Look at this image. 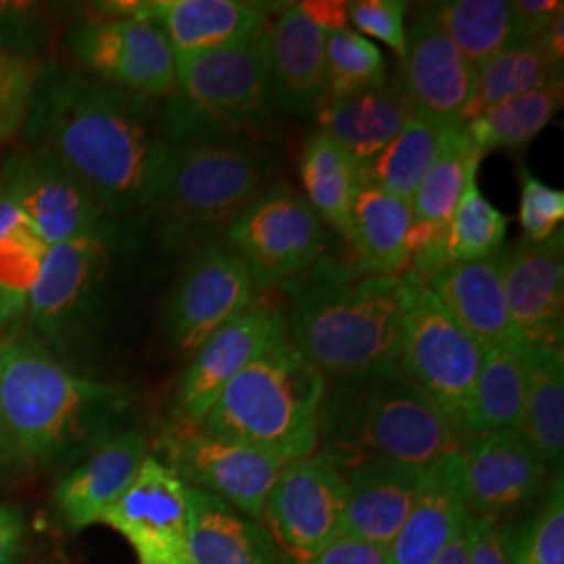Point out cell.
Returning a JSON list of instances; mask_svg holds the SVG:
<instances>
[{
  "label": "cell",
  "instance_id": "cell-1",
  "mask_svg": "<svg viewBox=\"0 0 564 564\" xmlns=\"http://www.w3.org/2000/svg\"><path fill=\"white\" fill-rule=\"evenodd\" d=\"M21 130L28 147L78 176L107 216L147 209L172 147L153 99L57 65L36 69Z\"/></svg>",
  "mask_w": 564,
  "mask_h": 564
},
{
  "label": "cell",
  "instance_id": "cell-2",
  "mask_svg": "<svg viewBox=\"0 0 564 564\" xmlns=\"http://www.w3.org/2000/svg\"><path fill=\"white\" fill-rule=\"evenodd\" d=\"M128 405L123 389L74 375L41 343H0V421L21 464L80 460L120 433Z\"/></svg>",
  "mask_w": 564,
  "mask_h": 564
},
{
  "label": "cell",
  "instance_id": "cell-3",
  "mask_svg": "<svg viewBox=\"0 0 564 564\" xmlns=\"http://www.w3.org/2000/svg\"><path fill=\"white\" fill-rule=\"evenodd\" d=\"M416 282L314 263L284 316L286 335L326 381L395 366Z\"/></svg>",
  "mask_w": 564,
  "mask_h": 564
},
{
  "label": "cell",
  "instance_id": "cell-4",
  "mask_svg": "<svg viewBox=\"0 0 564 564\" xmlns=\"http://www.w3.org/2000/svg\"><path fill=\"white\" fill-rule=\"evenodd\" d=\"M460 442L400 366L326 381L316 452L343 475L368 464L426 468Z\"/></svg>",
  "mask_w": 564,
  "mask_h": 564
},
{
  "label": "cell",
  "instance_id": "cell-5",
  "mask_svg": "<svg viewBox=\"0 0 564 564\" xmlns=\"http://www.w3.org/2000/svg\"><path fill=\"white\" fill-rule=\"evenodd\" d=\"M324 391L321 370L303 358L282 328L228 383L202 424L286 463L302 460L318 447Z\"/></svg>",
  "mask_w": 564,
  "mask_h": 564
},
{
  "label": "cell",
  "instance_id": "cell-6",
  "mask_svg": "<svg viewBox=\"0 0 564 564\" xmlns=\"http://www.w3.org/2000/svg\"><path fill=\"white\" fill-rule=\"evenodd\" d=\"M274 158L249 139L172 144L147 209L172 242L230 224L272 176Z\"/></svg>",
  "mask_w": 564,
  "mask_h": 564
},
{
  "label": "cell",
  "instance_id": "cell-7",
  "mask_svg": "<svg viewBox=\"0 0 564 564\" xmlns=\"http://www.w3.org/2000/svg\"><path fill=\"white\" fill-rule=\"evenodd\" d=\"M262 36L176 59V80L160 105L170 144L245 139L268 120Z\"/></svg>",
  "mask_w": 564,
  "mask_h": 564
},
{
  "label": "cell",
  "instance_id": "cell-8",
  "mask_svg": "<svg viewBox=\"0 0 564 564\" xmlns=\"http://www.w3.org/2000/svg\"><path fill=\"white\" fill-rule=\"evenodd\" d=\"M484 356V347L416 282L398 366L444 414L460 447L468 440V410Z\"/></svg>",
  "mask_w": 564,
  "mask_h": 564
},
{
  "label": "cell",
  "instance_id": "cell-9",
  "mask_svg": "<svg viewBox=\"0 0 564 564\" xmlns=\"http://www.w3.org/2000/svg\"><path fill=\"white\" fill-rule=\"evenodd\" d=\"M323 223L293 186L274 184L228 224V249L245 263L256 291L274 289L318 262Z\"/></svg>",
  "mask_w": 564,
  "mask_h": 564
},
{
  "label": "cell",
  "instance_id": "cell-10",
  "mask_svg": "<svg viewBox=\"0 0 564 564\" xmlns=\"http://www.w3.org/2000/svg\"><path fill=\"white\" fill-rule=\"evenodd\" d=\"M163 452L182 481L218 496L242 517L263 523V506L286 460L262 447L207 431L203 424L172 426Z\"/></svg>",
  "mask_w": 564,
  "mask_h": 564
},
{
  "label": "cell",
  "instance_id": "cell-11",
  "mask_svg": "<svg viewBox=\"0 0 564 564\" xmlns=\"http://www.w3.org/2000/svg\"><path fill=\"white\" fill-rule=\"evenodd\" d=\"M349 485L341 470L314 452L284 464L263 506L274 542L295 564H310L341 538Z\"/></svg>",
  "mask_w": 564,
  "mask_h": 564
},
{
  "label": "cell",
  "instance_id": "cell-12",
  "mask_svg": "<svg viewBox=\"0 0 564 564\" xmlns=\"http://www.w3.org/2000/svg\"><path fill=\"white\" fill-rule=\"evenodd\" d=\"M65 44L82 72L102 84L149 99L174 88V51L149 21L95 15L74 23Z\"/></svg>",
  "mask_w": 564,
  "mask_h": 564
},
{
  "label": "cell",
  "instance_id": "cell-13",
  "mask_svg": "<svg viewBox=\"0 0 564 564\" xmlns=\"http://www.w3.org/2000/svg\"><path fill=\"white\" fill-rule=\"evenodd\" d=\"M0 188L34 224L44 242L72 241L107 226V212L59 160L23 144L0 167Z\"/></svg>",
  "mask_w": 564,
  "mask_h": 564
},
{
  "label": "cell",
  "instance_id": "cell-14",
  "mask_svg": "<svg viewBox=\"0 0 564 564\" xmlns=\"http://www.w3.org/2000/svg\"><path fill=\"white\" fill-rule=\"evenodd\" d=\"M258 302L245 263L224 245H202L182 270L165 328L182 354H195L224 324Z\"/></svg>",
  "mask_w": 564,
  "mask_h": 564
},
{
  "label": "cell",
  "instance_id": "cell-15",
  "mask_svg": "<svg viewBox=\"0 0 564 564\" xmlns=\"http://www.w3.org/2000/svg\"><path fill=\"white\" fill-rule=\"evenodd\" d=\"M141 564H188V485L158 456H147L137 479L105 514Z\"/></svg>",
  "mask_w": 564,
  "mask_h": 564
},
{
  "label": "cell",
  "instance_id": "cell-16",
  "mask_svg": "<svg viewBox=\"0 0 564 564\" xmlns=\"http://www.w3.org/2000/svg\"><path fill=\"white\" fill-rule=\"evenodd\" d=\"M502 282L512 345L561 349L564 333L563 230L545 241L502 249Z\"/></svg>",
  "mask_w": 564,
  "mask_h": 564
},
{
  "label": "cell",
  "instance_id": "cell-17",
  "mask_svg": "<svg viewBox=\"0 0 564 564\" xmlns=\"http://www.w3.org/2000/svg\"><path fill=\"white\" fill-rule=\"evenodd\" d=\"M477 69L424 13L405 30V53L395 84L412 116L437 128L463 126L475 97Z\"/></svg>",
  "mask_w": 564,
  "mask_h": 564
},
{
  "label": "cell",
  "instance_id": "cell-18",
  "mask_svg": "<svg viewBox=\"0 0 564 564\" xmlns=\"http://www.w3.org/2000/svg\"><path fill=\"white\" fill-rule=\"evenodd\" d=\"M97 7V15L153 23L162 30L176 59L258 39L270 21L263 4L242 0H134Z\"/></svg>",
  "mask_w": 564,
  "mask_h": 564
},
{
  "label": "cell",
  "instance_id": "cell-19",
  "mask_svg": "<svg viewBox=\"0 0 564 564\" xmlns=\"http://www.w3.org/2000/svg\"><path fill=\"white\" fill-rule=\"evenodd\" d=\"M111 230L51 245L28 293L32 323L48 339H63L84 324L111 258Z\"/></svg>",
  "mask_w": 564,
  "mask_h": 564
},
{
  "label": "cell",
  "instance_id": "cell-20",
  "mask_svg": "<svg viewBox=\"0 0 564 564\" xmlns=\"http://www.w3.org/2000/svg\"><path fill=\"white\" fill-rule=\"evenodd\" d=\"M263 78L270 111L314 118L323 111L326 90V30L300 4H286L262 34Z\"/></svg>",
  "mask_w": 564,
  "mask_h": 564
},
{
  "label": "cell",
  "instance_id": "cell-21",
  "mask_svg": "<svg viewBox=\"0 0 564 564\" xmlns=\"http://www.w3.org/2000/svg\"><path fill=\"white\" fill-rule=\"evenodd\" d=\"M282 328H286V321L281 307L256 302L216 330L195 351L193 362L182 377L176 393L178 421L202 424L228 383Z\"/></svg>",
  "mask_w": 564,
  "mask_h": 564
},
{
  "label": "cell",
  "instance_id": "cell-22",
  "mask_svg": "<svg viewBox=\"0 0 564 564\" xmlns=\"http://www.w3.org/2000/svg\"><path fill=\"white\" fill-rule=\"evenodd\" d=\"M466 502L475 517L498 519L542 491L547 464L517 429L470 437L460 447Z\"/></svg>",
  "mask_w": 564,
  "mask_h": 564
},
{
  "label": "cell",
  "instance_id": "cell-23",
  "mask_svg": "<svg viewBox=\"0 0 564 564\" xmlns=\"http://www.w3.org/2000/svg\"><path fill=\"white\" fill-rule=\"evenodd\" d=\"M468 514L463 454L456 449L424 468L416 502L389 547L391 564L435 563Z\"/></svg>",
  "mask_w": 564,
  "mask_h": 564
},
{
  "label": "cell",
  "instance_id": "cell-24",
  "mask_svg": "<svg viewBox=\"0 0 564 564\" xmlns=\"http://www.w3.org/2000/svg\"><path fill=\"white\" fill-rule=\"evenodd\" d=\"M147 456V442L139 431H120L86 454L55 491L65 523L74 529L102 523L137 479Z\"/></svg>",
  "mask_w": 564,
  "mask_h": 564
},
{
  "label": "cell",
  "instance_id": "cell-25",
  "mask_svg": "<svg viewBox=\"0 0 564 564\" xmlns=\"http://www.w3.org/2000/svg\"><path fill=\"white\" fill-rule=\"evenodd\" d=\"M424 286L485 351L512 345L502 282V249L481 260L449 262Z\"/></svg>",
  "mask_w": 564,
  "mask_h": 564
},
{
  "label": "cell",
  "instance_id": "cell-26",
  "mask_svg": "<svg viewBox=\"0 0 564 564\" xmlns=\"http://www.w3.org/2000/svg\"><path fill=\"white\" fill-rule=\"evenodd\" d=\"M424 468L368 464L347 473L345 535L391 547L423 484Z\"/></svg>",
  "mask_w": 564,
  "mask_h": 564
},
{
  "label": "cell",
  "instance_id": "cell-27",
  "mask_svg": "<svg viewBox=\"0 0 564 564\" xmlns=\"http://www.w3.org/2000/svg\"><path fill=\"white\" fill-rule=\"evenodd\" d=\"M186 545L188 564H284L265 529L191 485Z\"/></svg>",
  "mask_w": 564,
  "mask_h": 564
},
{
  "label": "cell",
  "instance_id": "cell-28",
  "mask_svg": "<svg viewBox=\"0 0 564 564\" xmlns=\"http://www.w3.org/2000/svg\"><path fill=\"white\" fill-rule=\"evenodd\" d=\"M412 111L395 80L366 88L351 97L328 101L316 116L321 130L341 144L360 167L393 141Z\"/></svg>",
  "mask_w": 564,
  "mask_h": 564
},
{
  "label": "cell",
  "instance_id": "cell-29",
  "mask_svg": "<svg viewBox=\"0 0 564 564\" xmlns=\"http://www.w3.org/2000/svg\"><path fill=\"white\" fill-rule=\"evenodd\" d=\"M412 223L410 202L362 182L351 209L347 241L356 251L354 265L366 274L400 276L408 265V232Z\"/></svg>",
  "mask_w": 564,
  "mask_h": 564
},
{
  "label": "cell",
  "instance_id": "cell-30",
  "mask_svg": "<svg viewBox=\"0 0 564 564\" xmlns=\"http://www.w3.org/2000/svg\"><path fill=\"white\" fill-rule=\"evenodd\" d=\"M300 181L305 202L316 212L321 223H328L345 241L351 232V209L360 191V165L341 144L323 130H316L300 155Z\"/></svg>",
  "mask_w": 564,
  "mask_h": 564
},
{
  "label": "cell",
  "instance_id": "cell-31",
  "mask_svg": "<svg viewBox=\"0 0 564 564\" xmlns=\"http://www.w3.org/2000/svg\"><path fill=\"white\" fill-rule=\"evenodd\" d=\"M475 69L508 46L521 42L506 0H442L421 9Z\"/></svg>",
  "mask_w": 564,
  "mask_h": 564
},
{
  "label": "cell",
  "instance_id": "cell-32",
  "mask_svg": "<svg viewBox=\"0 0 564 564\" xmlns=\"http://www.w3.org/2000/svg\"><path fill=\"white\" fill-rule=\"evenodd\" d=\"M529 377V351L521 347H494L487 349L481 370L473 391V402L468 410L466 433L468 440L517 429L523 416L524 393ZM466 440V442H468Z\"/></svg>",
  "mask_w": 564,
  "mask_h": 564
},
{
  "label": "cell",
  "instance_id": "cell-33",
  "mask_svg": "<svg viewBox=\"0 0 564 564\" xmlns=\"http://www.w3.org/2000/svg\"><path fill=\"white\" fill-rule=\"evenodd\" d=\"M519 433L542 456L547 468L561 470L564 456L563 347L529 351V377Z\"/></svg>",
  "mask_w": 564,
  "mask_h": 564
},
{
  "label": "cell",
  "instance_id": "cell-34",
  "mask_svg": "<svg viewBox=\"0 0 564 564\" xmlns=\"http://www.w3.org/2000/svg\"><path fill=\"white\" fill-rule=\"evenodd\" d=\"M563 102L564 86L558 82L512 101L500 102L464 121L460 128L481 158L502 149H523L561 113Z\"/></svg>",
  "mask_w": 564,
  "mask_h": 564
},
{
  "label": "cell",
  "instance_id": "cell-35",
  "mask_svg": "<svg viewBox=\"0 0 564 564\" xmlns=\"http://www.w3.org/2000/svg\"><path fill=\"white\" fill-rule=\"evenodd\" d=\"M558 82H563V69L550 61L538 42H517L477 67L475 97L464 121Z\"/></svg>",
  "mask_w": 564,
  "mask_h": 564
},
{
  "label": "cell",
  "instance_id": "cell-36",
  "mask_svg": "<svg viewBox=\"0 0 564 564\" xmlns=\"http://www.w3.org/2000/svg\"><path fill=\"white\" fill-rule=\"evenodd\" d=\"M481 160L460 126L445 128L440 153L410 199L414 223L447 226Z\"/></svg>",
  "mask_w": 564,
  "mask_h": 564
},
{
  "label": "cell",
  "instance_id": "cell-37",
  "mask_svg": "<svg viewBox=\"0 0 564 564\" xmlns=\"http://www.w3.org/2000/svg\"><path fill=\"white\" fill-rule=\"evenodd\" d=\"M442 137V128L410 116L400 134L372 162L360 167V181L381 188L391 197L410 202L440 153Z\"/></svg>",
  "mask_w": 564,
  "mask_h": 564
},
{
  "label": "cell",
  "instance_id": "cell-38",
  "mask_svg": "<svg viewBox=\"0 0 564 564\" xmlns=\"http://www.w3.org/2000/svg\"><path fill=\"white\" fill-rule=\"evenodd\" d=\"M48 245L0 188V289L25 307Z\"/></svg>",
  "mask_w": 564,
  "mask_h": 564
},
{
  "label": "cell",
  "instance_id": "cell-39",
  "mask_svg": "<svg viewBox=\"0 0 564 564\" xmlns=\"http://www.w3.org/2000/svg\"><path fill=\"white\" fill-rule=\"evenodd\" d=\"M508 230V216L487 202L477 176L466 184L463 199L447 224L449 262H470L500 251Z\"/></svg>",
  "mask_w": 564,
  "mask_h": 564
},
{
  "label": "cell",
  "instance_id": "cell-40",
  "mask_svg": "<svg viewBox=\"0 0 564 564\" xmlns=\"http://www.w3.org/2000/svg\"><path fill=\"white\" fill-rule=\"evenodd\" d=\"M384 80L383 53L375 42L349 28L326 32V102L351 97Z\"/></svg>",
  "mask_w": 564,
  "mask_h": 564
},
{
  "label": "cell",
  "instance_id": "cell-41",
  "mask_svg": "<svg viewBox=\"0 0 564 564\" xmlns=\"http://www.w3.org/2000/svg\"><path fill=\"white\" fill-rule=\"evenodd\" d=\"M512 564H564L563 475L547 487V498L524 529L517 531Z\"/></svg>",
  "mask_w": 564,
  "mask_h": 564
},
{
  "label": "cell",
  "instance_id": "cell-42",
  "mask_svg": "<svg viewBox=\"0 0 564 564\" xmlns=\"http://www.w3.org/2000/svg\"><path fill=\"white\" fill-rule=\"evenodd\" d=\"M51 4L0 0V48L30 61L51 36Z\"/></svg>",
  "mask_w": 564,
  "mask_h": 564
},
{
  "label": "cell",
  "instance_id": "cell-43",
  "mask_svg": "<svg viewBox=\"0 0 564 564\" xmlns=\"http://www.w3.org/2000/svg\"><path fill=\"white\" fill-rule=\"evenodd\" d=\"M34 80L36 67L30 61L0 48V149L23 128Z\"/></svg>",
  "mask_w": 564,
  "mask_h": 564
},
{
  "label": "cell",
  "instance_id": "cell-44",
  "mask_svg": "<svg viewBox=\"0 0 564 564\" xmlns=\"http://www.w3.org/2000/svg\"><path fill=\"white\" fill-rule=\"evenodd\" d=\"M519 223L527 241L540 242L554 237L564 220V193L535 178L527 167L521 172Z\"/></svg>",
  "mask_w": 564,
  "mask_h": 564
},
{
  "label": "cell",
  "instance_id": "cell-45",
  "mask_svg": "<svg viewBox=\"0 0 564 564\" xmlns=\"http://www.w3.org/2000/svg\"><path fill=\"white\" fill-rule=\"evenodd\" d=\"M405 2L402 0H356L347 2V21L362 32L364 39L387 44L398 59L405 53ZM360 34V36H362Z\"/></svg>",
  "mask_w": 564,
  "mask_h": 564
},
{
  "label": "cell",
  "instance_id": "cell-46",
  "mask_svg": "<svg viewBox=\"0 0 564 564\" xmlns=\"http://www.w3.org/2000/svg\"><path fill=\"white\" fill-rule=\"evenodd\" d=\"M517 531L494 517H475L470 529V564H512Z\"/></svg>",
  "mask_w": 564,
  "mask_h": 564
},
{
  "label": "cell",
  "instance_id": "cell-47",
  "mask_svg": "<svg viewBox=\"0 0 564 564\" xmlns=\"http://www.w3.org/2000/svg\"><path fill=\"white\" fill-rule=\"evenodd\" d=\"M310 564H391V554L389 547L343 533Z\"/></svg>",
  "mask_w": 564,
  "mask_h": 564
},
{
  "label": "cell",
  "instance_id": "cell-48",
  "mask_svg": "<svg viewBox=\"0 0 564 564\" xmlns=\"http://www.w3.org/2000/svg\"><path fill=\"white\" fill-rule=\"evenodd\" d=\"M521 42H535L550 21L564 13L563 0H514L510 2Z\"/></svg>",
  "mask_w": 564,
  "mask_h": 564
},
{
  "label": "cell",
  "instance_id": "cell-49",
  "mask_svg": "<svg viewBox=\"0 0 564 564\" xmlns=\"http://www.w3.org/2000/svg\"><path fill=\"white\" fill-rule=\"evenodd\" d=\"M25 524L20 510L0 505V564H13L23 552Z\"/></svg>",
  "mask_w": 564,
  "mask_h": 564
},
{
  "label": "cell",
  "instance_id": "cell-50",
  "mask_svg": "<svg viewBox=\"0 0 564 564\" xmlns=\"http://www.w3.org/2000/svg\"><path fill=\"white\" fill-rule=\"evenodd\" d=\"M303 13L323 30L347 28V2H302Z\"/></svg>",
  "mask_w": 564,
  "mask_h": 564
},
{
  "label": "cell",
  "instance_id": "cell-51",
  "mask_svg": "<svg viewBox=\"0 0 564 564\" xmlns=\"http://www.w3.org/2000/svg\"><path fill=\"white\" fill-rule=\"evenodd\" d=\"M470 529H473V514H468L463 529L445 545L442 554L433 564H470Z\"/></svg>",
  "mask_w": 564,
  "mask_h": 564
},
{
  "label": "cell",
  "instance_id": "cell-52",
  "mask_svg": "<svg viewBox=\"0 0 564 564\" xmlns=\"http://www.w3.org/2000/svg\"><path fill=\"white\" fill-rule=\"evenodd\" d=\"M538 44L544 48L545 55L550 61L563 69L564 67V13L556 15L554 20L550 21V25L545 28L544 32L540 34Z\"/></svg>",
  "mask_w": 564,
  "mask_h": 564
},
{
  "label": "cell",
  "instance_id": "cell-53",
  "mask_svg": "<svg viewBox=\"0 0 564 564\" xmlns=\"http://www.w3.org/2000/svg\"><path fill=\"white\" fill-rule=\"evenodd\" d=\"M20 464V458H18V454H15L13 445H11V440H9V435H7L4 426H2V421H0V484H2Z\"/></svg>",
  "mask_w": 564,
  "mask_h": 564
},
{
  "label": "cell",
  "instance_id": "cell-54",
  "mask_svg": "<svg viewBox=\"0 0 564 564\" xmlns=\"http://www.w3.org/2000/svg\"><path fill=\"white\" fill-rule=\"evenodd\" d=\"M21 310H23V305L15 302V300H11V297L0 289V333L4 330V326H9V324L18 318V314H20Z\"/></svg>",
  "mask_w": 564,
  "mask_h": 564
}]
</instances>
